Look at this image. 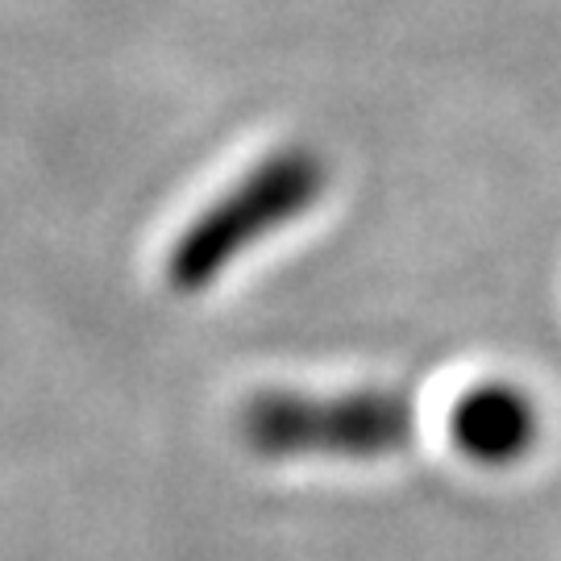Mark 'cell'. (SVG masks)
<instances>
[{
    "label": "cell",
    "mask_w": 561,
    "mask_h": 561,
    "mask_svg": "<svg viewBox=\"0 0 561 561\" xmlns=\"http://www.w3.org/2000/svg\"><path fill=\"white\" fill-rule=\"evenodd\" d=\"M241 442L262 458H387L412 442L416 412L400 391H259L241 408Z\"/></svg>",
    "instance_id": "7a4b0ae2"
},
{
    "label": "cell",
    "mask_w": 561,
    "mask_h": 561,
    "mask_svg": "<svg viewBox=\"0 0 561 561\" xmlns=\"http://www.w3.org/2000/svg\"><path fill=\"white\" fill-rule=\"evenodd\" d=\"M329 167L312 150H279L204 208L167 250V283L192 296L217 283L266 233L287 229L324 196Z\"/></svg>",
    "instance_id": "6da1fadb"
},
{
    "label": "cell",
    "mask_w": 561,
    "mask_h": 561,
    "mask_svg": "<svg viewBox=\"0 0 561 561\" xmlns=\"http://www.w3.org/2000/svg\"><path fill=\"white\" fill-rule=\"evenodd\" d=\"M454 445L479 466L520 461L541 433L537 403L512 382H482L470 387L454 408Z\"/></svg>",
    "instance_id": "3957f363"
}]
</instances>
